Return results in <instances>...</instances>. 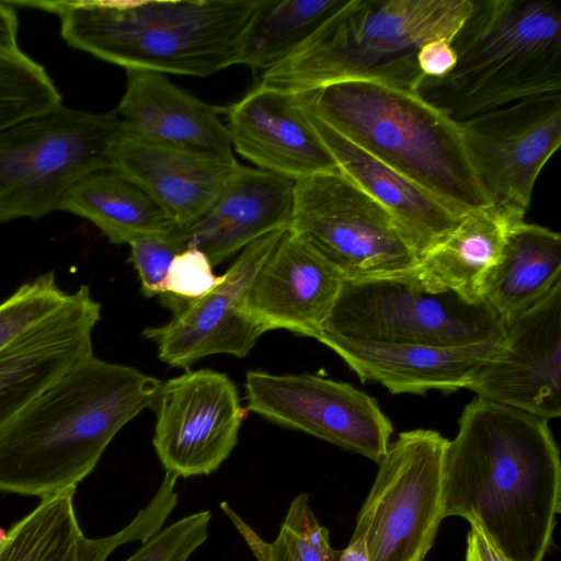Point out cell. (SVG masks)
Segmentation results:
<instances>
[{
	"label": "cell",
	"mask_w": 561,
	"mask_h": 561,
	"mask_svg": "<svg viewBox=\"0 0 561 561\" xmlns=\"http://www.w3.org/2000/svg\"><path fill=\"white\" fill-rule=\"evenodd\" d=\"M57 210L88 219L114 244L165 234L176 226L147 193L112 169L98 170L79 180Z\"/></svg>",
	"instance_id": "obj_27"
},
{
	"label": "cell",
	"mask_w": 561,
	"mask_h": 561,
	"mask_svg": "<svg viewBox=\"0 0 561 561\" xmlns=\"http://www.w3.org/2000/svg\"><path fill=\"white\" fill-rule=\"evenodd\" d=\"M257 0L10 1L59 16L72 47L126 70L207 77L237 64Z\"/></svg>",
	"instance_id": "obj_3"
},
{
	"label": "cell",
	"mask_w": 561,
	"mask_h": 561,
	"mask_svg": "<svg viewBox=\"0 0 561 561\" xmlns=\"http://www.w3.org/2000/svg\"><path fill=\"white\" fill-rule=\"evenodd\" d=\"M49 271L22 284L0 304V351L56 311L69 297Z\"/></svg>",
	"instance_id": "obj_31"
},
{
	"label": "cell",
	"mask_w": 561,
	"mask_h": 561,
	"mask_svg": "<svg viewBox=\"0 0 561 561\" xmlns=\"http://www.w3.org/2000/svg\"><path fill=\"white\" fill-rule=\"evenodd\" d=\"M133 266L140 279L145 297L163 295V283L174 256L180 253L165 234H150L129 243Z\"/></svg>",
	"instance_id": "obj_34"
},
{
	"label": "cell",
	"mask_w": 561,
	"mask_h": 561,
	"mask_svg": "<svg viewBox=\"0 0 561 561\" xmlns=\"http://www.w3.org/2000/svg\"><path fill=\"white\" fill-rule=\"evenodd\" d=\"M226 113L236 151L261 170L294 182L339 170L295 94L257 84Z\"/></svg>",
	"instance_id": "obj_20"
},
{
	"label": "cell",
	"mask_w": 561,
	"mask_h": 561,
	"mask_svg": "<svg viewBox=\"0 0 561 561\" xmlns=\"http://www.w3.org/2000/svg\"><path fill=\"white\" fill-rule=\"evenodd\" d=\"M295 95L304 108L457 214L491 205L471 167L460 124L416 92L344 80Z\"/></svg>",
	"instance_id": "obj_5"
},
{
	"label": "cell",
	"mask_w": 561,
	"mask_h": 561,
	"mask_svg": "<svg viewBox=\"0 0 561 561\" xmlns=\"http://www.w3.org/2000/svg\"><path fill=\"white\" fill-rule=\"evenodd\" d=\"M413 271L343 279L321 333L439 347H469L502 336L504 322L484 300L471 302L454 291H430Z\"/></svg>",
	"instance_id": "obj_8"
},
{
	"label": "cell",
	"mask_w": 561,
	"mask_h": 561,
	"mask_svg": "<svg viewBox=\"0 0 561 561\" xmlns=\"http://www.w3.org/2000/svg\"><path fill=\"white\" fill-rule=\"evenodd\" d=\"M289 230L343 279L407 274L420 261L393 216L339 170L295 182Z\"/></svg>",
	"instance_id": "obj_9"
},
{
	"label": "cell",
	"mask_w": 561,
	"mask_h": 561,
	"mask_svg": "<svg viewBox=\"0 0 561 561\" xmlns=\"http://www.w3.org/2000/svg\"><path fill=\"white\" fill-rule=\"evenodd\" d=\"M7 538V533L3 528L0 527V543L3 542Z\"/></svg>",
	"instance_id": "obj_39"
},
{
	"label": "cell",
	"mask_w": 561,
	"mask_h": 561,
	"mask_svg": "<svg viewBox=\"0 0 561 561\" xmlns=\"http://www.w3.org/2000/svg\"><path fill=\"white\" fill-rule=\"evenodd\" d=\"M176 481L164 477L150 502L122 530L102 538L82 533L73 505L75 492L41 499L13 524L0 545V561H106L119 546L146 542L162 529L178 504Z\"/></svg>",
	"instance_id": "obj_19"
},
{
	"label": "cell",
	"mask_w": 561,
	"mask_h": 561,
	"mask_svg": "<svg viewBox=\"0 0 561 561\" xmlns=\"http://www.w3.org/2000/svg\"><path fill=\"white\" fill-rule=\"evenodd\" d=\"M416 60L424 77L442 78L454 69L457 56L450 41L433 39L420 48Z\"/></svg>",
	"instance_id": "obj_35"
},
{
	"label": "cell",
	"mask_w": 561,
	"mask_h": 561,
	"mask_svg": "<svg viewBox=\"0 0 561 561\" xmlns=\"http://www.w3.org/2000/svg\"><path fill=\"white\" fill-rule=\"evenodd\" d=\"M472 0H350L285 59L262 72L261 85L300 94L344 80H370L417 93L416 56L433 39L451 42Z\"/></svg>",
	"instance_id": "obj_4"
},
{
	"label": "cell",
	"mask_w": 561,
	"mask_h": 561,
	"mask_svg": "<svg viewBox=\"0 0 561 561\" xmlns=\"http://www.w3.org/2000/svg\"><path fill=\"white\" fill-rule=\"evenodd\" d=\"M19 20L14 7L0 1V48L16 49Z\"/></svg>",
	"instance_id": "obj_37"
},
{
	"label": "cell",
	"mask_w": 561,
	"mask_h": 561,
	"mask_svg": "<svg viewBox=\"0 0 561 561\" xmlns=\"http://www.w3.org/2000/svg\"><path fill=\"white\" fill-rule=\"evenodd\" d=\"M238 167L234 158L148 142L122 129L111 151V169L147 193L176 226L203 215Z\"/></svg>",
	"instance_id": "obj_21"
},
{
	"label": "cell",
	"mask_w": 561,
	"mask_h": 561,
	"mask_svg": "<svg viewBox=\"0 0 561 561\" xmlns=\"http://www.w3.org/2000/svg\"><path fill=\"white\" fill-rule=\"evenodd\" d=\"M247 410L379 462L392 424L377 401L350 383L311 374L245 376Z\"/></svg>",
	"instance_id": "obj_12"
},
{
	"label": "cell",
	"mask_w": 561,
	"mask_h": 561,
	"mask_svg": "<svg viewBox=\"0 0 561 561\" xmlns=\"http://www.w3.org/2000/svg\"><path fill=\"white\" fill-rule=\"evenodd\" d=\"M339 561H369L363 541L351 539L347 547L341 551Z\"/></svg>",
	"instance_id": "obj_38"
},
{
	"label": "cell",
	"mask_w": 561,
	"mask_h": 561,
	"mask_svg": "<svg viewBox=\"0 0 561 561\" xmlns=\"http://www.w3.org/2000/svg\"><path fill=\"white\" fill-rule=\"evenodd\" d=\"M125 92L115 108L123 133L185 151L234 158L225 108L203 102L163 75L127 70Z\"/></svg>",
	"instance_id": "obj_22"
},
{
	"label": "cell",
	"mask_w": 561,
	"mask_h": 561,
	"mask_svg": "<svg viewBox=\"0 0 561 561\" xmlns=\"http://www.w3.org/2000/svg\"><path fill=\"white\" fill-rule=\"evenodd\" d=\"M101 305L88 285L70 293L51 314L0 351V430L32 399L93 355Z\"/></svg>",
	"instance_id": "obj_16"
},
{
	"label": "cell",
	"mask_w": 561,
	"mask_h": 561,
	"mask_svg": "<svg viewBox=\"0 0 561 561\" xmlns=\"http://www.w3.org/2000/svg\"><path fill=\"white\" fill-rule=\"evenodd\" d=\"M161 385L94 354L79 362L0 430V492H75L118 431L152 407Z\"/></svg>",
	"instance_id": "obj_2"
},
{
	"label": "cell",
	"mask_w": 561,
	"mask_h": 561,
	"mask_svg": "<svg viewBox=\"0 0 561 561\" xmlns=\"http://www.w3.org/2000/svg\"><path fill=\"white\" fill-rule=\"evenodd\" d=\"M210 511L185 516L159 530L125 561H188L208 538Z\"/></svg>",
	"instance_id": "obj_32"
},
{
	"label": "cell",
	"mask_w": 561,
	"mask_h": 561,
	"mask_svg": "<svg viewBox=\"0 0 561 561\" xmlns=\"http://www.w3.org/2000/svg\"><path fill=\"white\" fill-rule=\"evenodd\" d=\"M458 424L445 451L443 517L478 525L512 561H542L561 508L548 422L477 398Z\"/></svg>",
	"instance_id": "obj_1"
},
{
	"label": "cell",
	"mask_w": 561,
	"mask_h": 561,
	"mask_svg": "<svg viewBox=\"0 0 561 561\" xmlns=\"http://www.w3.org/2000/svg\"><path fill=\"white\" fill-rule=\"evenodd\" d=\"M465 561H512L476 524H470Z\"/></svg>",
	"instance_id": "obj_36"
},
{
	"label": "cell",
	"mask_w": 561,
	"mask_h": 561,
	"mask_svg": "<svg viewBox=\"0 0 561 561\" xmlns=\"http://www.w3.org/2000/svg\"><path fill=\"white\" fill-rule=\"evenodd\" d=\"M447 444L422 428L389 444L351 538L363 541L369 561H424L444 519Z\"/></svg>",
	"instance_id": "obj_10"
},
{
	"label": "cell",
	"mask_w": 561,
	"mask_h": 561,
	"mask_svg": "<svg viewBox=\"0 0 561 561\" xmlns=\"http://www.w3.org/2000/svg\"><path fill=\"white\" fill-rule=\"evenodd\" d=\"M207 255L195 248L178 253L172 260L163 283L162 304L167 301L186 302L202 298L224 279L215 275Z\"/></svg>",
	"instance_id": "obj_33"
},
{
	"label": "cell",
	"mask_w": 561,
	"mask_h": 561,
	"mask_svg": "<svg viewBox=\"0 0 561 561\" xmlns=\"http://www.w3.org/2000/svg\"><path fill=\"white\" fill-rule=\"evenodd\" d=\"M459 124L489 203L510 220H524L536 180L561 145V93L524 99Z\"/></svg>",
	"instance_id": "obj_11"
},
{
	"label": "cell",
	"mask_w": 561,
	"mask_h": 561,
	"mask_svg": "<svg viewBox=\"0 0 561 561\" xmlns=\"http://www.w3.org/2000/svg\"><path fill=\"white\" fill-rule=\"evenodd\" d=\"M294 192V181L239 164L209 208L167 237L179 252L198 249L217 266L260 237L289 229Z\"/></svg>",
	"instance_id": "obj_18"
},
{
	"label": "cell",
	"mask_w": 561,
	"mask_h": 561,
	"mask_svg": "<svg viewBox=\"0 0 561 561\" xmlns=\"http://www.w3.org/2000/svg\"><path fill=\"white\" fill-rule=\"evenodd\" d=\"M152 407L156 454L165 473L176 478L216 471L236 447L248 412L234 382L206 368L162 382Z\"/></svg>",
	"instance_id": "obj_13"
},
{
	"label": "cell",
	"mask_w": 561,
	"mask_h": 561,
	"mask_svg": "<svg viewBox=\"0 0 561 561\" xmlns=\"http://www.w3.org/2000/svg\"><path fill=\"white\" fill-rule=\"evenodd\" d=\"M221 510L234 524L256 561H339L341 551L332 548L329 530L316 518L309 495L301 493L290 503L278 536L266 542L230 507Z\"/></svg>",
	"instance_id": "obj_29"
},
{
	"label": "cell",
	"mask_w": 561,
	"mask_h": 561,
	"mask_svg": "<svg viewBox=\"0 0 561 561\" xmlns=\"http://www.w3.org/2000/svg\"><path fill=\"white\" fill-rule=\"evenodd\" d=\"M341 274L289 229L256 271L244 311L264 332L317 339L336 301Z\"/></svg>",
	"instance_id": "obj_17"
},
{
	"label": "cell",
	"mask_w": 561,
	"mask_h": 561,
	"mask_svg": "<svg viewBox=\"0 0 561 561\" xmlns=\"http://www.w3.org/2000/svg\"><path fill=\"white\" fill-rule=\"evenodd\" d=\"M286 230L264 234L242 249L221 283L202 298L163 302L173 318L144 330V336L156 344L161 362L188 370L196 360L210 355L244 357L250 353L265 332L244 311V299L256 271Z\"/></svg>",
	"instance_id": "obj_15"
},
{
	"label": "cell",
	"mask_w": 561,
	"mask_h": 561,
	"mask_svg": "<svg viewBox=\"0 0 561 561\" xmlns=\"http://www.w3.org/2000/svg\"><path fill=\"white\" fill-rule=\"evenodd\" d=\"M300 107L339 171L393 216L408 233L420 259L458 224L461 215L443 201Z\"/></svg>",
	"instance_id": "obj_24"
},
{
	"label": "cell",
	"mask_w": 561,
	"mask_h": 561,
	"mask_svg": "<svg viewBox=\"0 0 561 561\" xmlns=\"http://www.w3.org/2000/svg\"><path fill=\"white\" fill-rule=\"evenodd\" d=\"M457 62L417 94L457 123L561 93V9L550 0H472L450 42Z\"/></svg>",
	"instance_id": "obj_6"
},
{
	"label": "cell",
	"mask_w": 561,
	"mask_h": 561,
	"mask_svg": "<svg viewBox=\"0 0 561 561\" xmlns=\"http://www.w3.org/2000/svg\"><path fill=\"white\" fill-rule=\"evenodd\" d=\"M121 133L116 110L59 108L0 131V224L39 219L85 175L111 169Z\"/></svg>",
	"instance_id": "obj_7"
},
{
	"label": "cell",
	"mask_w": 561,
	"mask_h": 561,
	"mask_svg": "<svg viewBox=\"0 0 561 561\" xmlns=\"http://www.w3.org/2000/svg\"><path fill=\"white\" fill-rule=\"evenodd\" d=\"M343 0H257L241 35L237 64L265 71L308 38Z\"/></svg>",
	"instance_id": "obj_28"
},
{
	"label": "cell",
	"mask_w": 561,
	"mask_h": 561,
	"mask_svg": "<svg viewBox=\"0 0 561 561\" xmlns=\"http://www.w3.org/2000/svg\"><path fill=\"white\" fill-rule=\"evenodd\" d=\"M512 224L492 205L467 211L421 256L413 274L430 291H454L471 302L483 300L485 277L501 256Z\"/></svg>",
	"instance_id": "obj_25"
},
{
	"label": "cell",
	"mask_w": 561,
	"mask_h": 561,
	"mask_svg": "<svg viewBox=\"0 0 561 561\" xmlns=\"http://www.w3.org/2000/svg\"><path fill=\"white\" fill-rule=\"evenodd\" d=\"M561 280V236L525 220L512 224L482 299L503 321L531 307Z\"/></svg>",
	"instance_id": "obj_26"
},
{
	"label": "cell",
	"mask_w": 561,
	"mask_h": 561,
	"mask_svg": "<svg viewBox=\"0 0 561 561\" xmlns=\"http://www.w3.org/2000/svg\"><path fill=\"white\" fill-rule=\"evenodd\" d=\"M503 333L468 390L546 422L561 415V280L503 321Z\"/></svg>",
	"instance_id": "obj_14"
},
{
	"label": "cell",
	"mask_w": 561,
	"mask_h": 561,
	"mask_svg": "<svg viewBox=\"0 0 561 561\" xmlns=\"http://www.w3.org/2000/svg\"><path fill=\"white\" fill-rule=\"evenodd\" d=\"M61 105V94L42 65L20 48H0V131Z\"/></svg>",
	"instance_id": "obj_30"
},
{
	"label": "cell",
	"mask_w": 561,
	"mask_h": 561,
	"mask_svg": "<svg viewBox=\"0 0 561 561\" xmlns=\"http://www.w3.org/2000/svg\"><path fill=\"white\" fill-rule=\"evenodd\" d=\"M1 543H2V542H1ZM1 543H0V545H1Z\"/></svg>",
	"instance_id": "obj_40"
},
{
	"label": "cell",
	"mask_w": 561,
	"mask_h": 561,
	"mask_svg": "<svg viewBox=\"0 0 561 561\" xmlns=\"http://www.w3.org/2000/svg\"><path fill=\"white\" fill-rule=\"evenodd\" d=\"M319 342L334 351L363 382L381 383L392 393L451 392L471 383L497 341L469 347L388 343L320 333Z\"/></svg>",
	"instance_id": "obj_23"
}]
</instances>
